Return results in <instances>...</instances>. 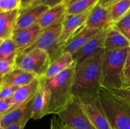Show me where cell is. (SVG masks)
<instances>
[{
	"mask_svg": "<svg viewBox=\"0 0 130 129\" xmlns=\"http://www.w3.org/2000/svg\"><path fill=\"white\" fill-rule=\"evenodd\" d=\"M49 8H50L46 5H38L20 10V14L17 22L15 31L29 28L38 24L41 16Z\"/></svg>",
	"mask_w": 130,
	"mask_h": 129,
	"instance_id": "14",
	"label": "cell"
},
{
	"mask_svg": "<svg viewBox=\"0 0 130 129\" xmlns=\"http://www.w3.org/2000/svg\"><path fill=\"white\" fill-rule=\"evenodd\" d=\"M105 51L76 64L72 85L74 96L97 92L101 87V64Z\"/></svg>",
	"mask_w": 130,
	"mask_h": 129,
	"instance_id": "2",
	"label": "cell"
},
{
	"mask_svg": "<svg viewBox=\"0 0 130 129\" xmlns=\"http://www.w3.org/2000/svg\"><path fill=\"white\" fill-rule=\"evenodd\" d=\"M130 48L104 51L101 64L102 87L109 89L123 87V73Z\"/></svg>",
	"mask_w": 130,
	"mask_h": 129,
	"instance_id": "3",
	"label": "cell"
},
{
	"mask_svg": "<svg viewBox=\"0 0 130 129\" xmlns=\"http://www.w3.org/2000/svg\"><path fill=\"white\" fill-rule=\"evenodd\" d=\"M85 25L99 31L111 27L112 24L110 22L109 9L96 4L91 10Z\"/></svg>",
	"mask_w": 130,
	"mask_h": 129,
	"instance_id": "15",
	"label": "cell"
},
{
	"mask_svg": "<svg viewBox=\"0 0 130 129\" xmlns=\"http://www.w3.org/2000/svg\"><path fill=\"white\" fill-rule=\"evenodd\" d=\"M63 20L44 29L36 41L21 54L29 53L36 49H39L46 51L50 56L51 60H53L55 53L56 45L62 32Z\"/></svg>",
	"mask_w": 130,
	"mask_h": 129,
	"instance_id": "9",
	"label": "cell"
},
{
	"mask_svg": "<svg viewBox=\"0 0 130 129\" xmlns=\"http://www.w3.org/2000/svg\"><path fill=\"white\" fill-rule=\"evenodd\" d=\"M74 63L75 61L71 53H62L58 58L51 62L45 75L42 78H50L54 77L69 68Z\"/></svg>",
	"mask_w": 130,
	"mask_h": 129,
	"instance_id": "22",
	"label": "cell"
},
{
	"mask_svg": "<svg viewBox=\"0 0 130 129\" xmlns=\"http://www.w3.org/2000/svg\"><path fill=\"white\" fill-rule=\"evenodd\" d=\"M60 129H74V128H72V126H69V125H67V124L64 123L62 122V121L61 120Z\"/></svg>",
	"mask_w": 130,
	"mask_h": 129,
	"instance_id": "38",
	"label": "cell"
},
{
	"mask_svg": "<svg viewBox=\"0 0 130 129\" xmlns=\"http://www.w3.org/2000/svg\"><path fill=\"white\" fill-rule=\"evenodd\" d=\"M63 0H34L33 2L29 4L25 8L23 9V10L38 6V5H46V6H48L50 8H52L61 3H63Z\"/></svg>",
	"mask_w": 130,
	"mask_h": 129,
	"instance_id": "30",
	"label": "cell"
},
{
	"mask_svg": "<svg viewBox=\"0 0 130 129\" xmlns=\"http://www.w3.org/2000/svg\"><path fill=\"white\" fill-rule=\"evenodd\" d=\"M38 77L34 73L16 67L12 72L1 78L0 86L13 85L20 87L28 84Z\"/></svg>",
	"mask_w": 130,
	"mask_h": 129,
	"instance_id": "19",
	"label": "cell"
},
{
	"mask_svg": "<svg viewBox=\"0 0 130 129\" xmlns=\"http://www.w3.org/2000/svg\"><path fill=\"white\" fill-rule=\"evenodd\" d=\"M92 8L79 14L66 15L62 22V32L57 41L55 53L52 61L60 55L62 49L65 44L72 37L74 34H76V33L81 27L85 25Z\"/></svg>",
	"mask_w": 130,
	"mask_h": 129,
	"instance_id": "7",
	"label": "cell"
},
{
	"mask_svg": "<svg viewBox=\"0 0 130 129\" xmlns=\"http://www.w3.org/2000/svg\"><path fill=\"white\" fill-rule=\"evenodd\" d=\"M110 90L119 97L123 99L130 106V87H122L121 89H113Z\"/></svg>",
	"mask_w": 130,
	"mask_h": 129,
	"instance_id": "32",
	"label": "cell"
},
{
	"mask_svg": "<svg viewBox=\"0 0 130 129\" xmlns=\"http://www.w3.org/2000/svg\"><path fill=\"white\" fill-rule=\"evenodd\" d=\"M41 84V78L38 77L28 84L19 87L11 97L12 107L9 111L22 106L32 100L39 91Z\"/></svg>",
	"mask_w": 130,
	"mask_h": 129,
	"instance_id": "12",
	"label": "cell"
},
{
	"mask_svg": "<svg viewBox=\"0 0 130 129\" xmlns=\"http://www.w3.org/2000/svg\"><path fill=\"white\" fill-rule=\"evenodd\" d=\"M112 24L120 20L130 11V0H119L108 8Z\"/></svg>",
	"mask_w": 130,
	"mask_h": 129,
	"instance_id": "23",
	"label": "cell"
},
{
	"mask_svg": "<svg viewBox=\"0 0 130 129\" xmlns=\"http://www.w3.org/2000/svg\"><path fill=\"white\" fill-rule=\"evenodd\" d=\"M110 27L102 30L92 37L85 45L72 54L76 64L104 51L105 38Z\"/></svg>",
	"mask_w": 130,
	"mask_h": 129,
	"instance_id": "10",
	"label": "cell"
},
{
	"mask_svg": "<svg viewBox=\"0 0 130 129\" xmlns=\"http://www.w3.org/2000/svg\"><path fill=\"white\" fill-rule=\"evenodd\" d=\"M75 62L63 72L50 78H41L50 95L48 115H56L63 111L74 96L72 85L76 67Z\"/></svg>",
	"mask_w": 130,
	"mask_h": 129,
	"instance_id": "1",
	"label": "cell"
},
{
	"mask_svg": "<svg viewBox=\"0 0 130 129\" xmlns=\"http://www.w3.org/2000/svg\"><path fill=\"white\" fill-rule=\"evenodd\" d=\"M22 0H0V12L21 9Z\"/></svg>",
	"mask_w": 130,
	"mask_h": 129,
	"instance_id": "28",
	"label": "cell"
},
{
	"mask_svg": "<svg viewBox=\"0 0 130 129\" xmlns=\"http://www.w3.org/2000/svg\"><path fill=\"white\" fill-rule=\"evenodd\" d=\"M123 87H130V49L123 69Z\"/></svg>",
	"mask_w": 130,
	"mask_h": 129,
	"instance_id": "29",
	"label": "cell"
},
{
	"mask_svg": "<svg viewBox=\"0 0 130 129\" xmlns=\"http://www.w3.org/2000/svg\"><path fill=\"white\" fill-rule=\"evenodd\" d=\"M16 68V58L0 59V78L12 72Z\"/></svg>",
	"mask_w": 130,
	"mask_h": 129,
	"instance_id": "27",
	"label": "cell"
},
{
	"mask_svg": "<svg viewBox=\"0 0 130 129\" xmlns=\"http://www.w3.org/2000/svg\"><path fill=\"white\" fill-rule=\"evenodd\" d=\"M17 49L11 38L0 40V59L17 58Z\"/></svg>",
	"mask_w": 130,
	"mask_h": 129,
	"instance_id": "25",
	"label": "cell"
},
{
	"mask_svg": "<svg viewBox=\"0 0 130 129\" xmlns=\"http://www.w3.org/2000/svg\"><path fill=\"white\" fill-rule=\"evenodd\" d=\"M99 0H77L67 6V15L79 14L93 8Z\"/></svg>",
	"mask_w": 130,
	"mask_h": 129,
	"instance_id": "24",
	"label": "cell"
},
{
	"mask_svg": "<svg viewBox=\"0 0 130 129\" xmlns=\"http://www.w3.org/2000/svg\"><path fill=\"white\" fill-rule=\"evenodd\" d=\"M67 6L64 3L50 8L41 16L38 24L43 29L57 24L65 18L67 15Z\"/></svg>",
	"mask_w": 130,
	"mask_h": 129,
	"instance_id": "20",
	"label": "cell"
},
{
	"mask_svg": "<svg viewBox=\"0 0 130 129\" xmlns=\"http://www.w3.org/2000/svg\"><path fill=\"white\" fill-rule=\"evenodd\" d=\"M78 97L81 107L96 129H112L99 96V91Z\"/></svg>",
	"mask_w": 130,
	"mask_h": 129,
	"instance_id": "5",
	"label": "cell"
},
{
	"mask_svg": "<svg viewBox=\"0 0 130 129\" xmlns=\"http://www.w3.org/2000/svg\"><path fill=\"white\" fill-rule=\"evenodd\" d=\"M30 119H31L30 116H27L19 122L9 125L5 128V129H24L26 124Z\"/></svg>",
	"mask_w": 130,
	"mask_h": 129,
	"instance_id": "34",
	"label": "cell"
},
{
	"mask_svg": "<svg viewBox=\"0 0 130 129\" xmlns=\"http://www.w3.org/2000/svg\"><path fill=\"white\" fill-rule=\"evenodd\" d=\"M34 1V0H22V7L20 10L25 8L29 4L31 3Z\"/></svg>",
	"mask_w": 130,
	"mask_h": 129,
	"instance_id": "37",
	"label": "cell"
},
{
	"mask_svg": "<svg viewBox=\"0 0 130 129\" xmlns=\"http://www.w3.org/2000/svg\"><path fill=\"white\" fill-rule=\"evenodd\" d=\"M19 88V87L13 85L0 86V99L11 98Z\"/></svg>",
	"mask_w": 130,
	"mask_h": 129,
	"instance_id": "31",
	"label": "cell"
},
{
	"mask_svg": "<svg viewBox=\"0 0 130 129\" xmlns=\"http://www.w3.org/2000/svg\"><path fill=\"white\" fill-rule=\"evenodd\" d=\"M71 1V0H63V3H64V4H66V6H67V4H68Z\"/></svg>",
	"mask_w": 130,
	"mask_h": 129,
	"instance_id": "39",
	"label": "cell"
},
{
	"mask_svg": "<svg viewBox=\"0 0 130 129\" xmlns=\"http://www.w3.org/2000/svg\"><path fill=\"white\" fill-rule=\"evenodd\" d=\"M20 10L0 12V40L12 37Z\"/></svg>",
	"mask_w": 130,
	"mask_h": 129,
	"instance_id": "18",
	"label": "cell"
},
{
	"mask_svg": "<svg viewBox=\"0 0 130 129\" xmlns=\"http://www.w3.org/2000/svg\"><path fill=\"white\" fill-rule=\"evenodd\" d=\"M99 96L112 129H130V106L109 89L102 87Z\"/></svg>",
	"mask_w": 130,
	"mask_h": 129,
	"instance_id": "4",
	"label": "cell"
},
{
	"mask_svg": "<svg viewBox=\"0 0 130 129\" xmlns=\"http://www.w3.org/2000/svg\"><path fill=\"white\" fill-rule=\"evenodd\" d=\"M61 120L57 115H54L50 120V129H60Z\"/></svg>",
	"mask_w": 130,
	"mask_h": 129,
	"instance_id": "35",
	"label": "cell"
},
{
	"mask_svg": "<svg viewBox=\"0 0 130 129\" xmlns=\"http://www.w3.org/2000/svg\"><path fill=\"white\" fill-rule=\"evenodd\" d=\"M0 129H5V128H3V127H1V126H0Z\"/></svg>",
	"mask_w": 130,
	"mask_h": 129,
	"instance_id": "40",
	"label": "cell"
},
{
	"mask_svg": "<svg viewBox=\"0 0 130 129\" xmlns=\"http://www.w3.org/2000/svg\"><path fill=\"white\" fill-rule=\"evenodd\" d=\"M11 98L0 99V116L6 113L12 107V101Z\"/></svg>",
	"mask_w": 130,
	"mask_h": 129,
	"instance_id": "33",
	"label": "cell"
},
{
	"mask_svg": "<svg viewBox=\"0 0 130 129\" xmlns=\"http://www.w3.org/2000/svg\"><path fill=\"white\" fill-rule=\"evenodd\" d=\"M51 62L50 56L46 51L36 49L29 53L17 56L16 67L42 78L45 75Z\"/></svg>",
	"mask_w": 130,
	"mask_h": 129,
	"instance_id": "6",
	"label": "cell"
},
{
	"mask_svg": "<svg viewBox=\"0 0 130 129\" xmlns=\"http://www.w3.org/2000/svg\"><path fill=\"white\" fill-rule=\"evenodd\" d=\"M57 116L62 122L74 129H96L81 107L78 97L75 96Z\"/></svg>",
	"mask_w": 130,
	"mask_h": 129,
	"instance_id": "8",
	"label": "cell"
},
{
	"mask_svg": "<svg viewBox=\"0 0 130 129\" xmlns=\"http://www.w3.org/2000/svg\"><path fill=\"white\" fill-rule=\"evenodd\" d=\"M32 101L33 99L27 104L10 110L0 116V126L6 128L11 124L21 121L27 116L32 117Z\"/></svg>",
	"mask_w": 130,
	"mask_h": 129,
	"instance_id": "17",
	"label": "cell"
},
{
	"mask_svg": "<svg viewBox=\"0 0 130 129\" xmlns=\"http://www.w3.org/2000/svg\"><path fill=\"white\" fill-rule=\"evenodd\" d=\"M130 48V42L121 32L112 25L108 30L104 44V50H116Z\"/></svg>",
	"mask_w": 130,
	"mask_h": 129,
	"instance_id": "21",
	"label": "cell"
},
{
	"mask_svg": "<svg viewBox=\"0 0 130 129\" xmlns=\"http://www.w3.org/2000/svg\"><path fill=\"white\" fill-rule=\"evenodd\" d=\"M118 1H119V0H99L98 4L102 6V7L108 8L112 5H113V4L115 3L116 2Z\"/></svg>",
	"mask_w": 130,
	"mask_h": 129,
	"instance_id": "36",
	"label": "cell"
},
{
	"mask_svg": "<svg viewBox=\"0 0 130 129\" xmlns=\"http://www.w3.org/2000/svg\"><path fill=\"white\" fill-rule=\"evenodd\" d=\"M99 32V30L90 29L85 25L65 44L62 49L61 54L70 53L73 54Z\"/></svg>",
	"mask_w": 130,
	"mask_h": 129,
	"instance_id": "16",
	"label": "cell"
},
{
	"mask_svg": "<svg viewBox=\"0 0 130 129\" xmlns=\"http://www.w3.org/2000/svg\"><path fill=\"white\" fill-rule=\"evenodd\" d=\"M32 101L31 119L38 120L48 115L50 95L48 88L42 82Z\"/></svg>",
	"mask_w": 130,
	"mask_h": 129,
	"instance_id": "13",
	"label": "cell"
},
{
	"mask_svg": "<svg viewBox=\"0 0 130 129\" xmlns=\"http://www.w3.org/2000/svg\"><path fill=\"white\" fill-rule=\"evenodd\" d=\"M112 26L121 32L130 42V11Z\"/></svg>",
	"mask_w": 130,
	"mask_h": 129,
	"instance_id": "26",
	"label": "cell"
},
{
	"mask_svg": "<svg viewBox=\"0 0 130 129\" xmlns=\"http://www.w3.org/2000/svg\"><path fill=\"white\" fill-rule=\"evenodd\" d=\"M44 30L36 24L29 28L14 31L12 39L16 45L17 56L30 47Z\"/></svg>",
	"mask_w": 130,
	"mask_h": 129,
	"instance_id": "11",
	"label": "cell"
}]
</instances>
